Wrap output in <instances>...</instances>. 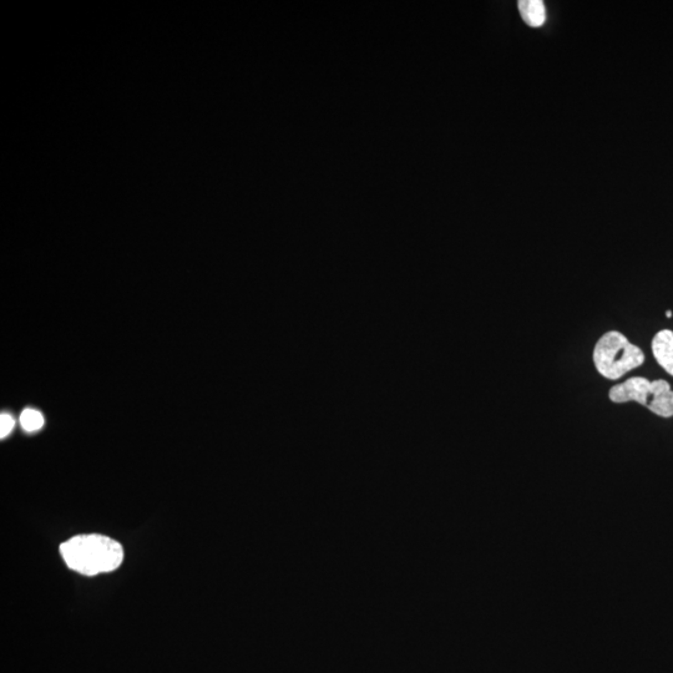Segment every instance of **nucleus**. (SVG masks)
<instances>
[{"label": "nucleus", "instance_id": "8", "mask_svg": "<svg viewBox=\"0 0 673 673\" xmlns=\"http://www.w3.org/2000/svg\"><path fill=\"white\" fill-rule=\"evenodd\" d=\"M666 317H667V318H671V317H672V312H671V311H667V312H666Z\"/></svg>", "mask_w": 673, "mask_h": 673}, {"label": "nucleus", "instance_id": "3", "mask_svg": "<svg viewBox=\"0 0 673 673\" xmlns=\"http://www.w3.org/2000/svg\"><path fill=\"white\" fill-rule=\"evenodd\" d=\"M614 403L637 402L662 418L673 417V392L664 379L651 382L644 377H634L610 389Z\"/></svg>", "mask_w": 673, "mask_h": 673}, {"label": "nucleus", "instance_id": "5", "mask_svg": "<svg viewBox=\"0 0 673 673\" xmlns=\"http://www.w3.org/2000/svg\"><path fill=\"white\" fill-rule=\"evenodd\" d=\"M518 5L521 17L530 27L538 28L545 23L546 9L541 0H520Z\"/></svg>", "mask_w": 673, "mask_h": 673}, {"label": "nucleus", "instance_id": "2", "mask_svg": "<svg viewBox=\"0 0 673 673\" xmlns=\"http://www.w3.org/2000/svg\"><path fill=\"white\" fill-rule=\"evenodd\" d=\"M645 362L641 348L632 344L622 333H605L596 343L594 363L602 377L616 381Z\"/></svg>", "mask_w": 673, "mask_h": 673}, {"label": "nucleus", "instance_id": "7", "mask_svg": "<svg viewBox=\"0 0 673 673\" xmlns=\"http://www.w3.org/2000/svg\"><path fill=\"white\" fill-rule=\"evenodd\" d=\"M14 425V418L10 416V414L3 413L2 416H0V437H8V435L12 433V430L14 429Z\"/></svg>", "mask_w": 673, "mask_h": 673}, {"label": "nucleus", "instance_id": "6", "mask_svg": "<svg viewBox=\"0 0 673 673\" xmlns=\"http://www.w3.org/2000/svg\"><path fill=\"white\" fill-rule=\"evenodd\" d=\"M20 424H22L25 432H37V430L42 429L44 425L43 414L37 411V409H25L22 416H20Z\"/></svg>", "mask_w": 673, "mask_h": 673}, {"label": "nucleus", "instance_id": "4", "mask_svg": "<svg viewBox=\"0 0 673 673\" xmlns=\"http://www.w3.org/2000/svg\"><path fill=\"white\" fill-rule=\"evenodd\" d=\"M652 353L657 363L673 377V332L664 330L652 339Z\"/></svg>", "mask_w": 673, "mask_h": 673}, {"label": "nucleus", "instance_id": "1", "mask_svg": "<svg viewBox=\"0 0 673 673\" xmlns=\"http://www.w3.org/2000/svg\"><path fill=\"white\" fill-rule=\"evenodd\" d=\"M60 554L70 570L85 576L111 573L124 560L123 546L100 534L74 536L60 545Z\"/></svg>", "mask_w": 673, "mask_h": 673}]
</instances>
